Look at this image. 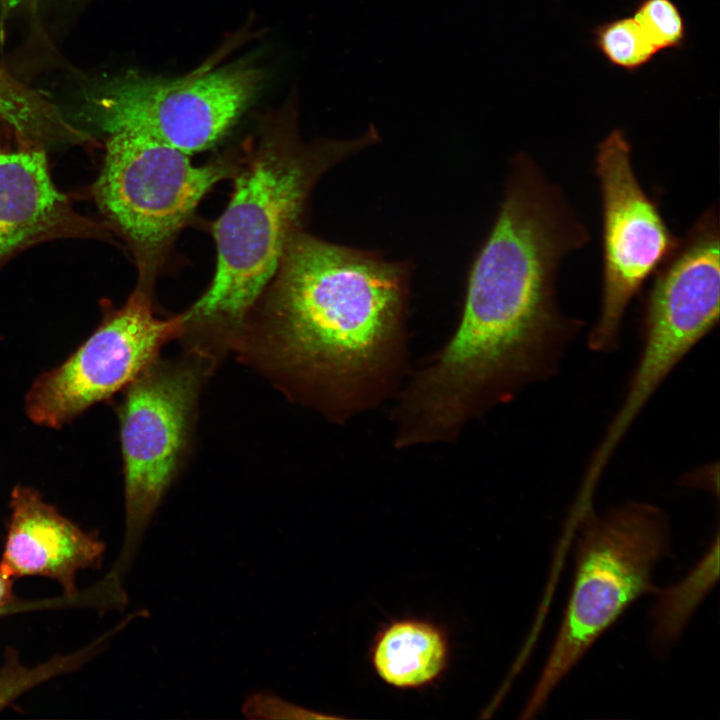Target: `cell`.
I'll use <instances>...</instances> for the list:
<instances>
[{
	"label": "cell",
	"mask_w": 720,
	"mask_h": 720,
	"mask_svg": "<svg viewBox=\"0 0 720 720\" xmlns=\"http://www.w3.org/2000/svg\"><path fill=\"white\" fill-rule=\"evenodd\" d=\"M589 241L560 186L518 153L457 328L400 395L396 415L413 437L455 440L470 420L559 372L584 323L561 309L556 276Z\"/></svg>",
	"instance_id": "cell-1"
},
{
	"label": "cell",
	"mask_w": 720,
	"mask_h": 720,
	"mask_svg": "<svg viewBox=\"0 0 720 720\" xmlns=\"http://www.w3.org/2000/svg\"><path fill=\"white\" fill-rule=\"evenodd\" d=\"M410 266L300 229L231 349L290 399L343 423L404 372Z\"/></svg>",
	"instance_id": "cell-2"
},
{
	"label": "cell",
	"mask_w": 720,
	"mask_h": 720,
	"mask_svg": "<svg viewBox=\"0 0 720 720\" xmlns=\"http://www.w3.org/2000/svg\"><path fill=\"white\" fill-rule=\"evenodd\" d=\"M378 141V131L371 127L352 139L303 142L295 96L264 119L237 159L231 198L211 226L215 271L205 292L186 311L182 337L187 343L217 356L231 348L290 239L302 229L316 183L332 167Z\"/></svg>",
	"instance_id": "cell-3"
},
{
	"label": "cell",
	"mask_w": 720,
	"mask_h": 720,
	"mask_svg": "<svg viewBox=\"0 0 720 720\" xmlns=\"http://www.w3.org/2000/svg\"><path fill=\"white\" fill-rule=\"evenodd\" d=\"M579 524L571 594L525 717L539 712L596 639L654 589V569L669 551V519L654 504L632 501L602 514L590 508Z\"/></svg>",
	"instance_id": "cell-4"
},
{
	"label": "cell",
	"mask_w": 720,
	"mask_h": 720,
	"mask_svg": "<svg viewBox=\"0 0 720 720\" xmlns=\"http://www.w3.org/2000/svg\"><path fill=\"white\" fill-rule=\"evenodd\" d=\"M102 136L105 154L94 200L135 259L136 286L152 291L177 235L203 197L232 177L238 157L194 165L190 155L144 134L118 130Z\"/></svg>",
	"instance_id": "cell-5"
},
{
	"label": "cell",
	"mask_w": 720,
	"mask_h": 720,
	"mask_svg": "<svg viewBox=\"0 0 720 720\" xmlns=\"http://www.w3.org/2000/svg\"><path fill=\"white\" fill-rule=\"evenodd\" d=\"M265 69L248 59L175 78L127 71L84 91V113L102 135L127 130L188 155L214 147L253 103Z\"/></svg>",
	"instance_id": "cell-6"
},
{
	"label": "cell",
	"mask_w": 720,
	"mask_h": 720,
	"mask_svg": "<svg viewBox=\"0 0 720 720\" xmlns=\"http://www.w3.org/2000/svg\"><path fill=\"white\" fill-rule=\"evenodd\" d=\"M157 358L125 389L118 407L125 491V535L113 575L131 564L188 448L196 402L216 361L188 349Z\"/></svg>",
	"instance_id": "cell-7"
},
{
	"label": "cell",
	"mask_w": 720,
	"mask_h": 720,
	"mask_svg": "<svg viewBox=\"0 0 720 720\" xmlns=\"http://www.w3.org/2000/svg\"><path fill=\"white\" fill-rule=\"evenodd\" d=\"M186 312L162 319L152 291L137 287L119 309L103 305L96 330L62 364L42 373L25 397L36 425L59 429L88 408L124 390L159 358L164 345L181 337Z\"/></svg>",
	"instance_id": "cell-8"
},
{
	"label": "cell",
	"mask_w": 720,
	"mask_h": 720,
	"mask_svg": "<svg viewBox=\"0 0 720 720\" xmlns=\"http://www.w3.org/2000/svg\"><path fill=\"white\" fill-rule=\"evenodd\" d=\"M594 168L602 204V289L587 345L593 352L611 353L620 345L630 302L679 239L638 181L623 129L612 130L597 145Z\"/></svg>",
	"instance_id": "cell-9"
},
{
	"label": "cell",
	"mask_w": 720,
	"mask_h": 720,
	"mask_svg": "<svg viewBox=\"0 0 720 720\" xmlns=\"http://www.w3.org/2000/svg\"><path fill=\"white\" fill-rule=\"evenodd\" d=\"M0 131V270L37 244L66 238L111 239L105 223L79 214L54 185L46 149Z\"/></svg>",
	"instance_id": "cell-10"
},
{
	"label": "cell",
	"mask_w": 720,
	"mask_h": 720,
	"mask_svg": "<svg viewBox=\"0 0 720 720\" xmlns=\"http://www.w3.org/2000/svg\"><path fill=\"white\" fill-rule=\"evenodd\" d=\"M9 504L11 513L0 561L4 572L12 579H53L66 596H74L77 573L100 566L104 542L63 516L33 487L16 485Z\"/></svg>",
	"instance_id": "cell-11"
},
{
	"label": "cell",
	"mask_w": 720,
	"mask_h": 720,
	"mask_svg": "<svg viewBox=\"0 0 720 720\" xmlns=\"http://www.w3.org/2000/svg\"><path fill=\"white\" fill-rule=\"evenodd\" d=\"M449 660L446 633L436 624L403 618L385 625L371 649L377 675L398 689H418L438 680Z\"/></svg>",
	"instance_id": "cell-12"
},
{
	"label": "cell",
	"mask_w": 720,
	"mask_h": 720,
	"mask_svg": "<svg viewBox=\"0 0 720 720\" xmlns=\"http://www.w3.org/2000/svg\"><path fill=\"white\" fill-rule=\"evenodd\" d=\"M0 124L14 137L45 149L52 145H98L91 134L74 126L46 96L22 84L0 66Z\"/></svg>",
	"instance_id": "cell-13"
},
{
	"label": "cell",
	"mask_w": 720,
	"mask_h": 720,
	"mask_svg": "<svg viewBox=\"0 0 720 720\" xmlns=\"http://www.w3.org/2000/svg\"><path fill=\"white\" fill-rule=\"evenodd\" d=\"M718 537L699 566L678 585L659 593L660 599L653 611L652 640L658 649H664L680 636L688 618L717 578Z\"/></svg>",
	"instance_id": "cell-14"
},
{
	"label": "cell",
	"mask_w": 720,
	"mask_h": 720,
	"mask_svg": "<svg viewBox=\"0 0 720 720\" xmlns=\"http://www.w3.org/2000/svg\"><path fill=\"white\" fill-rule=\"evenodd\" d=\"M593 45L607 62L635 72L649 64L658 51L633 17H619L595 26Z\"/></svg>",
	"instance_id": "cell-15"
},
{
	"label": "cell",
	"mask_w": 720,
	"mask_h": 720,
	"mask_svg": "<svg viewBox=\"0 0 720 720\" xmlns=\"http://www.w3.org/2000/svg\"><path fill=\"white\" fill-rule=\"evenodd\" d=\"M632 17L658 53L684 46L686 23L673 0H640Z\"/></svg>",
	"instance_id": "cell-16"
},
{
	"label": "cell",
	"mask_w": 720,
	"mask_h": 720,
	"mask_svg": "<svg viewBox=\"0 0 720 720\" xmlns=\"http://www.w3.org/2000/svg\"><path fill=\"white\" fill-rule=\"evenodd\" d=\"M242 712L249 719H299L319 715L294 705L273 693L261 691L251 694L242 706Z\"/></svg>",
	"instance_id": "cell-17"
},
{
	"label": "cell",
	"mask_w": 720,
	"mask_h": 720,
	"mask_svg": "<svg viewBox=\"0 0 720 720\" xmlns=\"http://www.w3.org/2000/svg\"><path fill=\"white\" fill-rule=\"evenodd\" d=\"M41 0H0V27L1 32L5 23L19 10L29 8L33 10L36 8Z\"/></svg>",
	"instance_id": "cell-18"
},
{
	"label": "cell",
	"mask_w": 720,
	"mask_h": 720,
	"mask_svg": "<svg viewBox=\"0 0 720 720\" xmlns=\"http://www.w3.org/2000/svg\"><path fill=\"white\" fill-rule=\"evenodd\" d=\"M14 600L12 578L0 566V611Z\"/></svg>",
	"instance_id": "cell-19"
}]
</instances>
